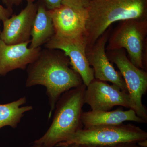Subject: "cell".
<instances>
[{"mask_svg":"<svg viewBox=\"0 0 147 147\" xmlns=\"http://www.w3.org/2000/svg\"><path fill=\"white\" fill-rule=\"evenodd\" d=\"M70 61L63 51L45 48L27 69L26 86H44L46 88L50 110V118L61 96L83 84L80 75L70 67Z\"/></svg>","mask_w":147,"mask_h":147,"instance_id":"1","label":"cell"},{"mask_svg":"<svg viewBox=\"0 0 147 147\" xmlns=\"http://www.w3.org/2000/svg\"><path fill=\"white\" fill-rule=\"evenodd\" d=\"M86 9V36L90 46L115 22L147 19V0H91Z\"/></svg>","mask_w":147,"mask_h":147,"instance_id":"2","label":"cell"},{"mask_svg":"<svg viewBox=\"0 0 147 147\" xmlns=\"http://www.w3.org/2000/svg\"><path fill=\"white\" fill-rule=\"evenodd\" d=\"M86 85L84 84L62 94L55 105L52 123L44 134L35 140L41 147H56L83 129L81 121L85 104Z\"/></svg>","mask_w":147,"mask_h":147,"instance_id":"3","label":"cell"},{"mask_svg":"<svg viewBox=\"0 0 147 147\" xmlns=\"http://www.w3.org/2000/svg\"><path fill=\"white\" fill-rule=\"evenodd\" d=\"M147 139L146 131L131 124L100 125L82 129L56 147L73 144L109 146L126 142H137Z\"/></svg>","mask_w":147,"mask_h":147,"instance_id":"4","label":"cell"},{"mask_svg":"<svg viewBox=\"0 0 147 147\" xmlns=\"http://www.w3.org/2000/svg\"><path fill=\"white\" fill-rule=\"evenodd\" d=\"M110 38H108V51L125 49L129 60L134 65L143 69L144 44L147 33V19L123 21Z\"/></svg>","mask_w":147,"mask_h":147,"instance_id":"5","label":"cell"},{"mask_svg":"<svg viewBox=\"0 0 147 147\" xmlns=\"http://www.w3.org/2000/svg\"><path fill=\"white\" fill-rule=\"evenodd\" d=\"M110 52L109 60L117 65L126 84L131 101L130 109L147 123V110L142 100L147 91V72L130 61L124 49Z\"/></svg>","mask_w":147,"mask_h":147,"instance_id":"6","label":"cell"},{"mask_svg":"<svg viewBox=\"0 0 147 147\" xmlns=\"http://www.w3.org/2000/svg\"><path fill=\"white\" fill-rule=\"evenodd\" d=\"M86 36L65 37L54 35L44 45L45 48L61 50L68 57L70 65L88 86L95 79L94 71L87 59Z\"/></svg>","mask_w":147,"mask_h":147,"instance_id":"7","label":"cell"},{"mask_svg":"<svg viewBox=\"0 0 147 147\" xmlns=\"http://www.w3.org/2000/svg\"><path fill=\"white\" fill-rule=\"evenodd\" d=\"M84 102L95 111H109L115 106L131 108L128 93L115 84L110 85L95 79L86 86Z\"/></svg>","mask_w":147,"mask_h":147,"instance_id":"8","label":"cell"},{"mask_svg":"<svg viewBox=\"0 0 147 147\" xmlns=\"http://www.w3.org/2000/svg\"><path fill=\"white\" fill-rule=\"evenodd\" d=\"M109 32L110 30L108 29L93 45L87 46V59L90 65L92 67L95 79L111 82L118 86L123 91L128 93L127 87L121 74L115 69L105 52Z\"/></svg>","mask_w":147,"mask_h":147,"instance_id":"9","label":"cell"},{"mask_svg":"<svg viewBox=\"0 0 147 147\" xmlns=\"http://www.w3.org/2000/svg\"><path fill=\"white\" fill-rule=\"evenodd\" d=\"M38 3L28 2L17 15L3 21L0 39L7 45L31 41L34 21L37 11Z\"/></svg>","mask_w":147,"mask_h":147,"instance_id":"10","label":"cell"},{"mask_svg":"<svg viewBox=\"0 0 147 147\" xmlns=\"http://www.w3.org/2000/svg\"><path fill=\"white\" fill-rule=\"evenodd\" d=\"M55 35L65 37L86 36V9H79L62 5L51 10Z\"/></svg>","mask_w":147,"mask_h":147,"instance_id":"11","label":"cell"},{"mask_svg":"<svg viewBox=\"0 0 147 147\" xmlns=\"http://www.w3.org/2000/svg\"><path fill=\"white\" fill-rule=\"evenodd\" d=\"M30 41L7 45L0 39V76L16 69H26L39 55L41 47L30 48Z\"/></svg>","mask_w":147,"mask_h":147,"instance_id":"12","label":"cell"},{"mask_svg":"<svg viewBox=\"0 0 147 147\" xmlns=\"http://www.w3.org/2000/svg\"><path fill=\"white\" fill-rule=\"evenodd\" d=\"M81 121L84 129L100 125H115L127 121L138 123H146L144 120L137 115L134 110H124L118 108L113 111H91L82 112Z\"/></svg>","mask_w":147,"mask_h":147,"instance_id":"13","label":"cell"},{"mask_svg":"<svg viewBox=\"0 0 147 147\" xmlns=\"http://www.w3.org/2000/svg\"><path fill=\"white\" fill-rule=\"evenodd\" d=\"M38 3L31 34L30 48H36L45 45L55 34L51 10H48L41 1Z\"/></svg>","mask_w":147,"mask_h":147,"instance_id":"14","label":"cell"},{"mask_svg":"<svg viewBox=\"0 0 147 147\" xmlns=\"http://www.w3.org/2000/svg\"><path fill=\"white\" fill-rule=\"evenodd\" d=\"M26 102V97L24 96L9 103L0 104V129L7 126L16 128L24 114L33 109L32 105H24Z\"/></svg>","mask_w":147,"mask_h":147,"instance_id":"15","label":"cell"},{"mask_svg":"<svg viewBox=\"0 0 147 147\" xmlns=\"http://www.w3.org/2000/svg\"><path fill=\"white\" fill-rule=\"evenodd\" d=\"M91 0H62V5L73 8L82 9L88 7Z\"/></svg>","mask_w":147,"mask_h":147,"instance_id":"16","label":"cell"},{"mask_svg":"<svg viewBox=\"0 0 147 147\" xmlns=\"http://www.w3.org/2000/svg\"><path fill=\"white\" fill-rule=\"evenodd\" d=\"M41 2L48 10H53L60 7L62 0H41Z\"/></svg>","mask_w":147,"mask_h":147,"instance_id":"17","label":"cell"},{"mask_svg":"<svg viewBox=\"0 0 147 147\" xmlns=\"http://www.w3.org/2000/svg\"><path fill=\"white\" fill-rule=\"evenodd\" d=\"M12 13L11 9L5 8L0 4V21H3L9 18Z\"/></svg>","mask_w":147,"mask_h":147,"instance_id":"18","label":"cell"},{"mask_svg":"<svg viewBox=\"0 0 147 147\" xmlns=\"http://www.w3.org/2000/svg\"><path fill=\"white\" fill-rule=\"evenodd\" d=\"M5 3L8 7L7 8L11 9L13 6L19 5L24 0H3ZM28 2H34L35 0H25Z\"/></svg>","mask_w":147,"mask_h":147,"instance_id":"19","label":"cell"},{"mask_svg":"<svg viewBox=\"0 0 147 147\" xmlns=\"http://www.w3.org/2000/svg\"><path fill=\"white\" fill-rule=\"evenodd\" d=\"M108 147H143L139 146L136 142H126L109 146Z\"/></svg>","mask_w":147,"mask_h":147,"instance_id":"20","label":"cell"},{"mask_svg":"<svg viewBox=\"0 0 147 147\" xmlns=\"http://www.w3.org/2000/svg\"><path fill=\"white\" fill-rule=\"evenodd\" d=\"M71 147H108L106 146H99V145L94 144H82L71 145Z\"/></svg>","mask_w":147,"mask_h":147,"instance_id":"21","label":"cell"},{"mask_svg":"<svg viewBox=\"0 0 147 147\" xmlns=\"http://www.w3.org/2000/svg\"><path fill=\"white\" fill-rule=\"evenodd\" d=\"M137 144L140 146L147 147V139L139 141V142H137Z\"/></svg>","mask_w":147,"mask_h":147,"instance_id":"22","label":"cell"},{"mask_svg":"<svg viewBox=\"0 0 147 147\" xmlns=\"http://www.w3.org/2000/svg\"><path fill=\"white\" fill-rule=\"evenodd\" d=\"M30 147H41V146L40 145L36 144V143L33 142L32 144V146Z\"/></svg>","mask_w":147,"mask_h":147,"instance_id":"23","label":"cell"},{"mask_svg":"<svg viewBox=\"0 0 147 147\" xmlns=\"http://www.w3.org/2000/svg\"><path fill=\"white\" fill-rule=\"evenodd\" d=\"M58 147H71V145H70V146H59Z\"/></svg>","mask_w":147,"mask_h":147,"instance_id":"24","label":"cell"},{"mask_svg":"<svg viewBox=\"0 0 147 147\" xmlns=\"http://www.w3.org/2000/svg\"><path fill=\"white\" fill-rule=\"evenodd\" d=\"M0 27H1V25H0ZM1 28H0V34H1Z\"/></svg>","mask_w":147,"mask_h":147,"instance_id":"25","label":"cell"}]
</instances>
